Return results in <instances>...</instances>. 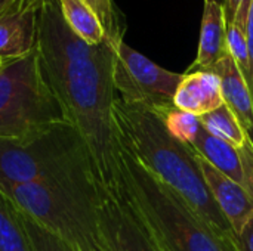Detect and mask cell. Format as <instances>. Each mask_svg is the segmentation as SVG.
<instances>
[{
	"mask_svg": "<svg viewBox=\"0 0 253 251\" xmlns=\"http://www.w3.org/2000/svg\"><path fill=\"white\" fill-rule=\"evenodd\" d=\"M4 61H6V59H3V58H0V65H1V64H3Z\"/></svg>",
	"mask_w": 253,
	"mask_h": 251,
	"instance_id": "25",
	"label": "cell"
},
{
	"mask_svg": "<svg viewBox=\"0 0 253 251\" xmlns=\"http://www.w3.org/2000/svg\"><path fill=\"white\" fill-rule=\"evenodd\" d=\"M37 50L55 96L89 149L99 186L111 188L119 170L113 124L116 43H86L67 25L59 0H43Z\"/></svg>",
	"mask_w": 253,
	"mask_h": 251,
	"instance_id": "1",
	"label": "cell"
},
{
	"mask_svg": "<svg viewBox=\"0 0 253 251\" xmlns=\"http://www.w3.org/2000/svg\"><path fill=\"white\" fill-rule=\"evenodd\" d=\"M199 118L202 127L212 136L225 141L236 148H242L248 143V133L225 104Z\"/></svg>",
	"mask_w": 253,
	"mask_h": 251,
	"instance_id": "17",
	"label": "cell"
},
{
	"mask_svg": "<svg viewBox=\"0 0 253 251\" xmlns=\"http://www.w3.org/2000/svg\"><path fill=\"white\" fill-rule=\"evenodd\" d=\"M96 213L110 251H165L126 194L119 175L111 188L99 189Z\"/></svg>",
	"mask_w": 253,
	"mask_h": 251,
	"instance_id": "8",
	"label": "cell"
},
{
	"mask_svg": "<svg viewBox=\"0 0 253 251\" xmlns=\"http://www.w3.org/2000/svg\"><path fill=\"white\" fill-rule=\"evenodd\" d=\"M40 6L0 16V58L13 59L36 49Z\"/></svg>",
	"mask_w": 253,
	"mask_h": 251,
	"instance_id": "14",
	"label": "cell"
},
{
	"mask_svg": "<svg viewBox=\"0 0 253 251\" xmlns=\"http://www.w3.org/2000/svg\"><path fill=\"white\" fill-rule=\"evenodd\" d=\"M248 46H249V78L248 84L251 89L253 101V0L251 6V13H249V27H248Z\"/></svg>",
	"mask_w": 253,
	"mask_h": 251,
	"instance_id": "22",
	"label": "cell"
},
{
	"mask_svg": "<svg viewBox=\"0 0 253 251\" xmlns=\"http://www.w3.org/2000/svg\"><path fill=\"white\" fill-rule=\"evenodd\" d=\"M68 121L43 71L37 46L0 65V138H22Z\"/></svg>",
	"mask_w": 253,
	"mask_h": 251,
	"instance_id": "6",
	"label": "cell"
},
{
	"mask_svg": "<svg viewBox=\"0 0 253 251\" xmlns=\"http://www.w3.org/2000/svg\"><path fill=\"white\" fill-rule=\"evenodd\" d=\"M59 4L67 25L82 40L89 44H98L107 38L98 15L84 0H59Z\"/></svg>",
	"mask_w": 253,
	"mask_h": 251,
	"instance_id": "15",
	"label": "cell"
},
{
	"mask_svg": "<svg viewBox=\"0 0 253 251\" xmlns=\"http://www.w3.org/2000/svg\"><path fill=\"white\" fill-rule=\"evenodd\" d=\"M119 143V142H117ZM119 179L165 251H237L233 238L215 231L187 201L150 173L120 145Z\"/></svg>",
	"mask_w": 253,
	"mask_h": 251,
	"instance_id": "3",
	"label": "cell"
},
{
	"mask_svg": "<svg viewBox=\"0 0 253 251\" xmlns=\"http://www.w3.org/2000/svg\"><path fill=\"white\" fill-rule=\"evenodd\" d=\"M21 220L24 223V228L30 237V241L33 244L34 251H73L68 246H65L59 238L34 223L31 219H28L25 215L19 212Z\"/></svg>",
	"mask_w": 253,
	"mask_h": 251,
	"instance_id": "20",
	"label": "cell"
},
{
	"mask_svg": "<svg viewBox=\"0 0 253 251\" xmlns=\"http://www.w3.org/2000/svg\"><path fill=\"white\" fill-rule=\"evenodd\" d=\"M215 1H218V3H221V0H215Z\"/></svg>",
	"mask_w": 253,
	"mask_h": 251,
	"instance_id": "26",
	"label": "cell"
},
{
	"mask_svg": "<svg viewBox=\"0 0 253 251\" xmlns=\"http://www.w3.org/2000/svg\"><path fill=\"white\" fill-rule=\"evenodd\" d=\"M208 71L219 77L224 104L231 109V112L248 133L253 127V101L249 84L240 68L230 55Z\"/></svg>",
	"mask_w": 253,
	"mask_h": 251,
	"instance_id": "13",
	"label": "cell"
},
{
	"mask_svg": "<svg viewBox=\"0 0 253 251\" xmlns=\"http://www.w3.org/2000/svg\"><path fill=\"white\" fill-rule=\"evenodd\" d=\"M0 251H34L19 212L0 194Z\"/></svg>",
	"mask_w": 253,
	"mask_h": 251,
	"instance_id": "16",
	"label": "cell"
},
{
	"mask_svg": "<svg viewBox=\"0 0 253 251\" xmlns=\"http://www.w3.org/2000/svg\"><path fill=\"white\" fill-rule=\"evenodd\" d=\"M84 1L98 15V18H99V21L105 30L107 38L111 40L113 43L122 41L123 34H125V28L122 25L120 15H119L113 0H84Z\"/></svg>",
	"mask_w": 253,
	"mask_h": 251,
	"instance_id": "19",
	"label": "cell"
},
{
	"mask_svg": "<svg viewBox=\"0 0 253 251\" xmlns=\"http://www.w3.org/2000/svg\"><path fill=\"white\" fill-rule=\"evenodd\" d=\"M99 189V185H0V194L18 212L73 251H110L96 213Z\"/></svg>",
	"mask_w": 253,
	"mask_h": 251,
	"instance_id": "5",
	"label": "cell"
},
{
	"mask_svg": "<svg viewBox=\"0 0 253 251\" xmlns=\"http://www.w3.org/2000/svg\"><path fill=\"white\" fill-rule=\"evenodd\" d=\"M227 56H230V49L227 43V25L222 3L205 0L199 52L187 72L208 71Z\"/></svg>",
	"mask_w": 253,
	"mask_h": 251,
	"instance_id": "11",
	"label": "cell"
},
{
	"mask_svg": "<svg viewBox=\"0 0 253 251\" xmlns=\"http://www.w3.org/2000/svg\"><path fill=\"white\" fill-rule=\"evenodd\" d=\"M113 78L116 93L119 92V99L125 104L160 112L173 105L184 74L162 68L122 40L116 43Z\"/></svg>",
	"mask_w": 253,
	"mask_h": 251,
	"instance_id": "7",
	"label": "cell"
},
{
	"mask_svg": "<svg viewBox=\"0 0 253 251\" xmlns=\"http://www.w3.org/2000/svg\"><path fill=\"white\" fill-rule=\"evenodd\" d=\"M237 251H253V217H251L242 231L233 237Z\"/></svg>",
	"mask_w": 253,
	"mask_h": 251,
	"instance_id": "21",
	"label": "cell"
},
{
	"mask_svg": "<svg viewBox=\"0 0 253 251\" xmlns=\"http://www.w3.org/2000/svg\"><path fill=\"white\" fill-rule=\"evenodd\" d=\"M243 0H222V9H224V16H225V25H231L239 6L242 4Z\"/></svg>",
	"mask_w": 253,
	"mask_h": 251,
	"instance_id": "23",
	"label": "cell"
},
{
	"mask_svg": "<svg viewBox=\"0 0 253 251\" xmlns=\"http://www.w3.org/2000/svg\"><path fill=\"white\" fill-rule=\"evenodd\" d=\"M188 145L215 169L242 185L253 197V146L249 138L246 145L236 148L212 136L202 127L196 139Z\"/></svg>",
	"mask_w": 253,
	"mask_h": 251,
	"instance_id": "9",
	"label": "cell"
},
{
	"mask_svg": "<svg viewBox=\"0 0 253 251\" xmlns=\"http://www.w3.org/2000/svg\"><path fill=\"white\" fill-rule=\"evenodd\" d=\"M173 105L197 117L219 108L224 105L219 77L211 71L185 72L175 92Z\"/></svg>",
	"mask_w": 253,
	"mask_h": 251,
	"instance_id": "12",
	"label": "cell"
},
{
	"mask_svg": "<svg viewBox=\"0 0 253 251\" xmlns=\"http://www.w3.org/2000/svg\"><path fill=\"white\" fill-rule=\"evenodd\" d=\"M248 138H249V142H251V145L253 146V127L248 132Z\"/></svg>",
	"mask_w": 253,
	"mask_h": 251,
	"instance_id": "24",
	"label": "cell"
},
{
	"mask_svg": "<svg viewBox=\"0 0 253 251\" xmlns=\"http://www.w3.org/2000/svg\"><path fill=\"white\" fill-rule=\"evenodd\" d=\"M95 186L89 149L70 123H56L22 138H0V185Z\"/></svg>",
	"mask_w": 253,
	"mask_h": 251,
	"instance_id": "4",
	"label": "cell"
},
{
	"mask_svg": "<svg viewBox=\"0 0 253 251\" xmlns=\"http://www.w3.org/2000/svg\"><path fill=\"white\" fill-rule=\"evenodd\" d=\"M199 164L215 203L230 223L234 235H237L246 222L253 217V197L242 185L227 178L200 155Z\"/></svg>",
	"mask_w": 253,
	"mask_h": 251,
	"instance_id": "10",
	"label": "cell"
},
{
	"mask_svg": "<svg viewBox=\"0 0 253 251\" xmlns=\"http://www.w3.org/2000/svg\"><path fill=\"white\" fill-rule=\"evenodd\" d=\"M113 124L116 139L126 152L178 192L215 231L228 238L234 237L206 185L197 152L168 132L160 114L117 98L113 105Z\"/></svg>",
	"mask_w": 253,
	"mask_h": 251,
	"instance_id": "2",
	"label": "cell"
},
{
	"mask_svg": "<svg viewBox=\"0 0 253 251\" xmlns=\"http://www.w3.org/2000/svg\"><path fill=\"white\" fill-rule=\"evenodd\" d=\"M157 114L162 115L168 132L182 143H191L202 130V123L197 115L178 109L175 105Z\"/></svg>",
	"mask_w": 253,
	"mask_h": 251,
	"instance_id": "18",
	"label": "cell"
}]
</instances>
